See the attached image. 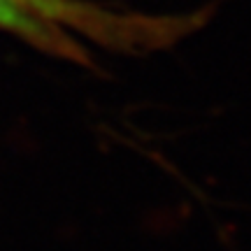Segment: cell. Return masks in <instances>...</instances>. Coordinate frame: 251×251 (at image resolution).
<instances>
[{
	"mask_svg": "<svg viewBox=\"0 0 251 251\" xmlns=\"http://www.w3.org/2000/svg\"><path fill=\"white\" fill-rule=\"evenodd\" d=\"M205 12L147 14L91 0H0V30L56 58L91 65L81 40L124 54L170 49L205 26Z\"/></svg>",
	"mask_w": 251,
	"mask_h": 251,
	"instance_id": "obj_1",
	"label": "cell"
}]
</instances>
